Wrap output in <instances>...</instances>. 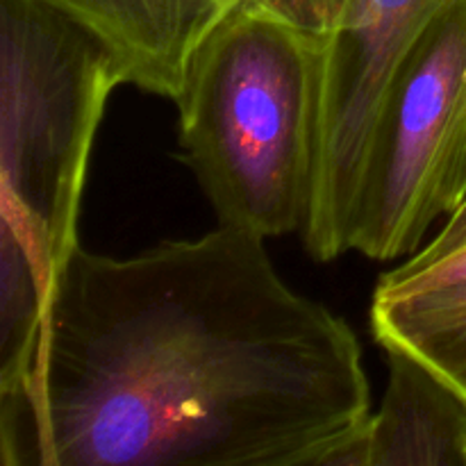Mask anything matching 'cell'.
<instances>
[{
  "label": "cell",
  "instance_id": "9c48e42d",
  "mask_svg": "<svg viewBox=\"0 0 466 466\" xmlns=\"http://www.w3.org/2000/svg\"><path fill=\"white\" fill-rule=\"evenodd\" d=\"M462 246H466V200L460 205L458 212L446 221V226L441 228V232L431 241V244L423 246L419 253H414L408 262H403L396 268H400V271H419V268L431 267L437 259L455 253V250H460Z\"/></svg>",
  "mask_w": 466,
  "mask_h": 466
},
{
  "label": "cell",
  "instance_id": "8992f818",
  "mask_svg": "<svg viewBox=\"0 0 466 466\" xmlns=\"http://www.w3.org/2000/svg\"><path fill=\"white\" fill-rule=\"evenodd\" d=\"M390 385L335 466H466V399L428 364L385 349Z\"/></svg>",
  "mask_w": 466,
  "mask_h": 466
},
{
  "label": "cell",
  "instance_id": "277c9868",
  "mask_svg": "<svg viewBox=\"0 0 466 466\" xmlns=\"http://www.w3.org/2000/svg\"><path fill=\"white\" fill-rule=\"evenodd\" d=\"M466 200V0H449L396 68L362 159L350 250L414 255Z\"/></svg>",
  "mask_w": 466,
  "mask_h": 466
},
{
  "label": "cell",
  "instance_id": "7a4b0ae2",
  "mask_svg": "<svg viewBox=\"0 0 466 466\" xmlns=\"http://www.w3.org/2000/svg\"><path fill=\"white\" fill-rule=\"evenodd\" d=\"M321 98V39L264 5L239 0L200 41L176 96L177 144L218 226L303 232Z\"/></svg>",
  "mask_w": 466,
  "mask_h": 466
},
{
  "label": "cell",
  "instance_id": "3957f363",
  "mask_svg": "<svg viewBox=\"0 0 466 466\" xmlns=\"http://www.w3.org/2000/svg\"><path fill=\"white\" fill-rule=\"evenodd\" d=\"M118 85L96 32L44 0H0V232L50 294L77 248L91 146Z\"/></svg>",
  "mask_w": 466,
  "mask_h": 466
},
{
  "label": "cell",
  "instance_id": "52a82bcc",
  "mask_svg": "<svg viewBox=\"0 0 466 466\" xmlns=\"http://www.w3.org/2000/svg\"><path fill=\"white\" fill-rule=\"evenodd\" d=\"M371 328L382 349L414 355L466 399V308L440 312L371 309Z\"/></svg>",
  "mask_w": 466,
  "mask_h": 466
},
{
  "label": "cell",
  "instance_id": "ba28073f",
  "mask_svg": "<svg viewBox=\"0 0 466 466\" xmlns=\"http://www.w3.org/2000/svg\"><path fill=\"white\" fill-rule=\"evenodd\" d=\"M466 308V246L419 271L391 268L378 280L371 309L440 312Z\"/></svg>",
  "mask_w": 466,
  "mask_h": 466
},
{
  "label": "cell",
  "instance_id": "5b68a950",
  "mask_svg": "<svg viewBox=\"0 0 466 466\" xmlns=\"http://www.w3.org/2000/svg\"><path fill=\"white\" fill-rule=\"evenodd\" d=\"M112 48L126 85L176 100L200 41L239 0H44Z\"/></svg>",
  "mask_w": 466,
  "mask_h": 466
},
{
  "label": "cell",
  "instance_id": "6da1fadb",
  "mask_svg": "<svg viewBox=\"0 0 466 466\" xmlns=\"http://www.w3.org/2000/svg\"><path fill=\"white\" fill-rule=\"evenodd\" d=\"M218 226L132 258L77 244L25 387L0 394L5 466H335L371 417L349 323Z\"/></svg>",
  "mask_w": 466,
  "mask_h": 466
}]
</instances>
